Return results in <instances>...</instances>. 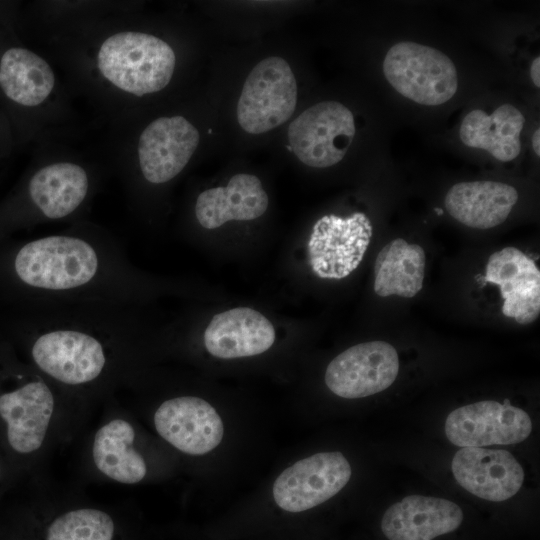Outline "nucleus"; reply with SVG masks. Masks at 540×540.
<instances>
[{
	"mask_svg": "<svg viewBox=\"0 0 540 540\" xmlns=\"http://www.w3.org/2000/svg\"><path fill=\"white\" fill-rule=\"evenodd\" d=\"M0 472H1V469H0Z\"/></svg>",
	"mask_w": 540,
	"mask_h": 540,
	"instance_id": "29",
	"label": "nucleus"
},
{
	"mask_svg": "<svg viewBox=\"0 0 540 540\" xmlns=\"http://www.w3.org/2000/svg\"><path fill=\"white\" fill-rule=\"evenodd\" d=\"M518 200V192L496 181L460 182L447 192L444 205L457 221L475 229L503 223Z\"/></svg>",
	"mask_w": 540,
	"mask_h": 540,
	"instance_id": "21",
	"label": "nucleus"
},
{
	"mask_svg": "<svg viewBox=\"0 0 540 540\" xmlns=\"http://www.w3.org/2000/svg\"><path fill=\"white\" fill-rule=\"evenodd\" d=\"M10 270L33 304L138 305L147 285L122 244L89 224L22 244Z\"/></svg>",
	"mask_w": 540,
	"mask_h": 540,
	"instance_id": "2",
	"label": "nucleus"
},
{
	"mask_svg": "<svg viewBox=\"0 0 540 540\" xmlns=\"http://www.w3.org/2000/svg\"><path fill=\"white\" fill-rule=\"evenodd\" d=\"M297 83L288 62L277 56L258 62L247 76L237 104V120L250 134L268 132L293 114Z\"/></svg>",
	"mask_w": 540,
	"mask_h": 540,
	"instance_id": "6",
	"label": "nucleus"
},
{
	"mask_svg": "<svg viewBox=\"0 0 540 540\" xmlns=\"http://www.w3.org/2000/svg\"><path fill=\"white\" fill-rule=\"evenodd\" d=\"M531 431L528 413L493 400L459 407L445 421L447 439L459 447L516 444L527 439Z\"/></svg>",
	"mask_w": 540,
	"mask_h": 540,
	"instance_id": "12",
	"label": "nucleus"
},
{
	"mask_svg": "<svg viewBox=\"0 0 540 540\" xmlns=\"http://www.w3.org/2000/svg\"><path fill=\"white\" fill-rule=\"evenodd\" d=\"M84 409L31 364L19 382L0 393V418L13 452L45 458L49 449L65 439Z\"/></svg>",
	"mask_w": 540,
	"mask_h": 540,
	"instance_id": "3",
	"label": "nucleus"
},
{
	"mask_svg": "<svg viewBox=\"0 0 540 540\" xmlns=\"http://www.w3.org/2000/svg\"><path fill=\"white\" fill-rule=\"evenodd\" d=\"M199 139L196 127L183 116H163L152 121L138 140L142 178L151 185L174 179L190 161Z\"/></svg>",
	"mask_w": 540,
	"mask_h": 540,
	"instance_id": "15",
	"label": "nucleus"
},
{
	"mask_svg": "<svg viewBox=\"0 0 540 540\" xmlns=\"http://www.w3.org/2000/svg\"><path fill=\"white\" fill-rule=\"evenodd\" d=\"M463 519L462 509L450 500L410 495L385 511L381 530L388 540H432L455 531Z\"/></svg>",
	"mask_w": 540,
	"mask_h": 540,
	"instance_id": "18",
	"label": "nucleus"
},
{
	"mask_svg": "<svg viewBox=\"0 0 540 540\" xmlns=\"http://www.w3.org/2000/svg\"><path fill=\"white\" fill-rule=\"evenodd\" d=\"M524 122L523 114L511 104H503L491 114L474 109L464 117L459 136L466 146L483 149L497 160L509 162L520 153Z\"/></svg>",
	"mask_w": 540,
	"mask_h": 540,
	"instance_id": "22",
	"label": "nucleus"
},
{
	"mask_svg": "<svg viewBox=\"0 0 540 540\" xmlns=\"http://www.w3.org/2000/svg\"><path fill=\"white\" fill-rule=\"evenodd\" d=\"M94 180L78 163L58 161L29 178L25 199L34 221H60L77 215L92 197Z\"/></svg>",
	"mask_w": 540,
	"mask_h": 540,
	"instance_id": "11",
	"label": "nucleus"
},
{
	"mask_svg": "<svg viewBox=\"0 0 540 540\" xmlns=\"http://www.w3.org/2000/svg\"><path fill=\"white\" fill-rule=\"evenodd\" d=\"M352 112L337 101L319 102L296 117L288 127V140L296 157L313 168L340 162L355 135Z\"/></svg>",
	"mask_w": 540,
	"mask_h": 540,
	"instance_id": "7",
	"label": "nucleus"
},
{
	"mask_svg": "<svg viewBox=\"0 0 540 540\" xmlns=\"http://www.w3.org/2000/svg\"><path fill=\"white\" fill-rule=\"evenodd\" d=\"M95 429L89 443L92 471L101 479L136 485L146 479L148 463L137 446V429L126 410L113 407Z\"/></svg>",
	"mask_w": 540,
	"mask_h": 540,
	"instance_id": "13",
	"label": "nucleus"
},
{
	"mask_svg": "<svg viewBox=\"0 0 540 540\" xmlns=\"http://www.w3.org/2000/svg\"><path fill=\"white\" fill-rule=\"evenodd\" d=\"M118 519L99 506L76 503L51 516L43 540H119Z\"/></svg>",
	"mask_w": 540,
	"mask_h": 540,
	"instance_id": "25",
	"label": "nucleus"
},
{
	"mask_svg": "<svg viewBox=\"0 0 540 540\" xmlns=\"http://www.w3.org/2000/svg\"><path fill=\"white\" fill-rule=\"evenodd\" d=\"M383 73L402 96L425 106L450 100L458 88L452 60L441 51L415 42H399L387 52Z\"/></svg>",
	"mask_w": 540,
	"mask_h": 540,
	"instance_id": "5",
	"label": "nucleus"
},
{
	"mask_svg": "<svg viewBox=\"0 0 540 540\" xmlns=\"http://www.w3.org/2000/svg\"><path fill=\"white\" fill-rule=\"evenodd\" d=\"M351 474V466L342 453H317L297 461L277 477L273 498L285 511H306L335 496Z\"/></svg>",
	"mask_w": 540,
	"mask_h": 540,
	"instance_id": "9",
	"label": "nucleus"
},
{
	"mask_svg": "<svg viewBox=\"0 0 540 540\" xmlns=\"http://www.w3.org/2000/svg\"><path fill=\"white\" fill-rule=\"evenodd\" d=\"M269 199L258 177L252 174L234 175L224 187L201 192L194 213L199 225L215 229L228 221H249L262 216Z\"/></svg>",
	"mask_w": 540,
	"mask_h": 540,
	"instance_id": "20",
	"label": "nucleus"
},
{
	"mask_svg": "<svg viewBox=\"0 0 540 540\" xmlns=\"http://www.w3.org/2000/svg\"><path fill=\"white\" fill-rule=\"evenodd\" d=\"M95 63L102 78L114 88L140 97L169 84L176 56L172 47L157 36L121 31L102 42Z\"/></svg>",
	"mask_w": 540,
	"mask_h": 540,
	"instance_id": "4",
	"label": "nucleus"
},
{
	"mask_svg": "<svg viewBox=\"0 0 540 540\" xmlns=\"http://www.w3.org/2000/svg\"><path fill=\"white\" fill-rule=\"evenodd\" d=\"M30 364L84 410L138 375L146 330L138 305L33 304Z\"/></svg>",
	"mask_w": 540,
	"mask_h": 540,
	"instance_id": "1",
	"label": "nucleus"
},
{
	"mask_svg": "<svg viewBox=\"0 0 540 540\" xmlns=\"http://www.w3.org/2000/svg\"><path fill=\"white\" fill-rule=\"evenodd\" d=\"M55 86L47 61L31 50L13 47L0 60V87L13 102L34 107L44 103Z\"/></svg>",
	"mask_w": 540,
	"mask_h": 540,
	"instance_id": "23",
	"label": "nucleus"
},
{
	"mask_svg": "<svg viewBox=\"0 0 540 540\" xmlns=\"http://www.w3.org/2000/svg\"><path fill=\"white\" fill-rule=\"evenodd\" d=\"M398 372L396 349L384 341H370L337 355L326 368L325 383L339 397L363 398L390 387Z\"/></svg>",
	"mask_w": 540,
	"mask_h": 540,
	"instance_id": "10",
	"label": "nucleus"
},
{
	"mask_svg": "<svg viewBox=\"0 0 540 540\" xmlns=\"http://www.w3.org/2000/svg\"><path fill=\"white\" fill-rule=\"evenodd\" d=\"M435 211L438 215H442L443 214V210L440 209V208H435Z\"/></svg>",
	"mask_w": 540,
	"mask_h": 540,
	"instance_id": "28",
	"label": "nucleus"
},
{
	"mask_svg": "<svg viewBox=\"0 0 540 540\" xmlns=\"http://www.w3.org/2000/svg\"><path fill=\"white\" fill-rule=\"evenodd\" d=\"M425 252L417 244L396 238L378 253L374 265V291L378 296L414 297L423 287Z\"/></svg>",
	"mask_w": 540,
	"mask_h": 540,
	"instance_id": "24",
	"label": "nucleus"
},
{
	"mask_svg": "<svg viewBox=\"0 0 540 540\" xmlns=\"http://www.w3.org/2000/svg\"><path fill=\"white\" fill-rule=\"evenodd\" d=\"M372 231L369 218L361 212L346 218L334 214L321 217L307 245L312 271L324 279L347 277L361 263Z\"/></svg>",
	"mask_w": 540,
	"mask_h": 540,
	"instance_id": "8",
	"label": "nucleus"
},
{
	"mask_svg": "<svg viewBox=\"0 0 540 540\" xmlns=\"http://www.w3.org/2000/svg\"><path fill=\"white\" fill-rule=\"evenodd\" d=\"M485 283L499 286L502 313L519 324L534 322L540 314V271L533 259L515 247H505L490 255Z\"/></svg>",
	"mask_w": 540,
	"mask_h": 540,
	"instance_id": "17",
	"label": "nucleus"
},
{
	"mask_svg": "<svg viewBox=\"0 0 540 540\" xmlns=\"http://www.w3.org/2000/svg\"><path fill=\"white\" fill-rule=\"evenodd\" d=\"M275 337V329L264 315L238 307L214 315L204 331L203 342L214 357L235 359L264 353Z\"/></svg>",
	"mask_w": 540,
	"mask_h": 540,
	"instance_id": "19",
	"label": "nucleus"
},
{
	"mask_svg": "<svg viewBox=\"0 0 540 540\" xmlns=\"http://www.w3.org/2000/svg\"><path fill=\"white\" fill-rule=\"evenodd\" d=\"M153 425L164 441L192 456L212 451L224 434L223 422L215 408L191 395L164 400L154 412Z\"/></svg>",
	"mask_w": 540,
	"mask_h": 540,
	"instance_id": "14",
	"label": "nucleus"
},
{
	"mask_svg": "<svg viewBox=\"0 0 540 540\" xmlns=\"http://www.w3.org/2000/svg\"><path fill=\"white\" fill-rule=\"evenodd\" d=\"M451 469L461 487L492 502L514 496L524 480L520 463L504 449L462 447L455 453Z\"/></svg>",
	"mask_w": 540,
	"mask_h": 540,
	"instance_id": "16",
	"label": "nucleus"
},
{
	"mask_svg": "<svg viewBox=\"0 0 540 540\" xmlns=\"http://www.w3.org/2000/svg\"><path fill=\"white\" fill-rule=\"evenodd\" d=\"M530 75L536 87H540V58L533 60L530 68Z\"/></svg>",
	"mask_w": 540,
	"mask_h": 540,
	"instance_id": "26",
	"label": "nucleus"
},
{
	"mask_svg": "<svg viewBox=\"0 0 540 540\" xmlns=\"http://www.w3.org/2000/svg\"><path fill=\"white\" fill-rule=\"evenodd\" d=\"M532 147L537 156L540 155V130L536 129L532 137Z\"/></svg>",
	"mask_w": 540,
	"mask_h": 540,
	"instance_id": "27",
	"label": "nucleus"
}]
</instances>
